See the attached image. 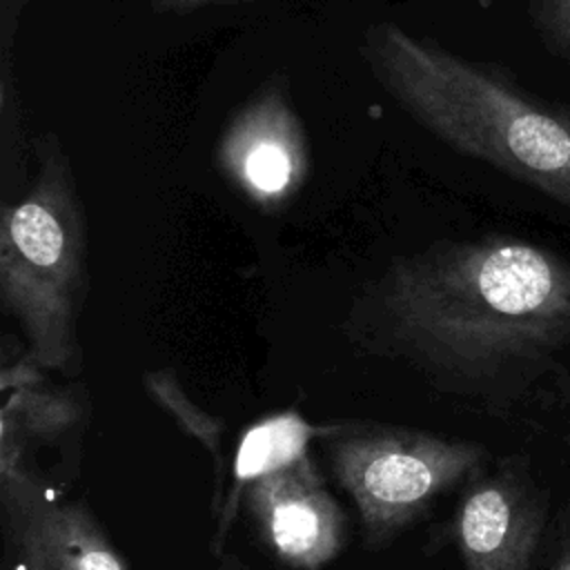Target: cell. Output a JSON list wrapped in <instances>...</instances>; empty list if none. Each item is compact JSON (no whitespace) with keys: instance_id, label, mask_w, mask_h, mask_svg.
I'll use <instances>...</instances> for the list:
<instances>
[{"instance_id":"6da1fadb","label":"cell","mask_w":570,"mask_h":570,"mask_svg":"<svg viewBox=\"0 0 570 570\" xmlns=\"http://www.w3.org/2000/svg\"><path fill=\"white\" fill-rule=\"evenodd\" d=\"M436 392L508 410L570 356V261L510 236L394 258L343 325Z\"/></svg>"},{"instance_id":"7a4b0ae2","label":"cell","mask_w":570,"mask_h":570,"mask_svg":"<svg viewBox=\"0 0 570 570\" xmlns=\"http://www.w3.org/2000/svg\"><path fill=\"white\" fill-rule=\"evenodd\" d=\"M358 53L376 85L434 138L570 209V111L399 22L370 24Z\"/></svg>"},{"instance_id":"3957f363","label":"cell","mask_w":570,"mask_h":570,"mask_svg":"<svg viewBox=\"0 0 570 570\" xmlns=\"http://www.w3.org/2000/svg\"><path fill=\"white\" fill-rule=\"evenodd\" d=\"M87 292V216L71 160L49 131L33 183L0 216V301L22 332L24 354L42 370L80 372L78 318Z\"/></svg>"},{"instance_id":"277c9868","label":"cell","mask_w":570,"mask_h":570,"mask_svg":"<svg viewBox=\"0 0 570 570\" xmlns=\"http://www.w3.org/2000/svg\"><path fill=\"white\" fill-rule=\"evenodd\" d=\"M321 441L370 552L394 543L436 499L463 488L490 463L483 443L381 421L327 423Z\"/></svg>"},{"instance_id":"5b68a950","label":"cell","mask_w":570,"mask_h":570,"mask_svg":"<svg viewBox=\"0 0 570 570\" xmlns=\"http://www.w3.org/2000/svg\"><path fill=\"white\" fill-rule=\"evenodd\" d=\"M550 499L528 456L488 463L459 494L450 539L461 570H534Z\"/></svg>"},{"instance_id":"8992f818","label":"cell","mask_w":570,"mask_h":570,"mask_svg":"<svg viewBox=\"0 0 570 570\" xmlns=\"http://www.w3.org/2000/svg\"><path fill=\"white\" fill-rule=\"evenodd\" d=\"M45 372L22 354L0 372V501L7 528L53 503L38 479L42 452L78 445L87 416L85 396L47 385Z\"/></svg>"},{"instance_id":"52a82bcc","label":"cell","mask_w":570,"mask_h":570,"mask_svg":"<svg viewBox=\"0 0 570 570\" xmlns=\"http://www.w3.org/2000/svg\"><path fill=\"white\" fill-rule=\"evenodd\" d=\"M220 176L263 212L285 207L309 174V142L283 73L269 76L232 114L216 154Z\"/></svg>"},{"instance_id":"ba28073f","label":"cell","mask_w":570,"mask_h":570,"mask_svg":"<svg viewBox=\"0 0 570 570\" xmlns=\"http://www.w3.org/2000/svg\"><path fill=\"white\" fill-rule=\"evenodd\" d=\"M243 505L263 548L287 570H323L345 548V512L309 454L254 481Z\"/></svg>"},{"instance_id":"9c48e42d","label":"cell","mask_w":570,"mask_h":570,"mask_svg":"<svg viewBox=\"0 0 570 570\" xmlns=\"http://www.w3.org/2000/svg\"><path fill=\"white\" fill-rule=\"evenodd\" d=\"M7 530L16 546V570H129L80 501L47 503Z\"/></svg>"},{"instance_id":"30bf717a","label":"cell","mask_w":570,"mask_h":570,"mask_svg":"<svg viewBox=\"0 0 570 570\" xmlns=\"http://www.w3.org/2000/svg\"><path fill=\"white\" fill-rule=\"evenodd\" d=\"M323 434L325 425H312L294 410L269 414L243 432L234 456L229 494L216 514L212 552H223L227 532L243 505L245 490L261 476H267L307 456L309 441L323 439Z\"/></svg>"},{"instance_id":"8fae6325","label":"cell","mask_w":570,"mask_h":570,"mask_svg":"<svg viewBox=\"0 0 570 570\" xmlns=\"http://www.w3.org/2000/svg\"><path fill=\"white\" fill-rule=\"evenodd\" d=\"M145 390L149 394V399L163 407L174 423L189 434L191 439H196L212 456L214 461V494H212V512L216 517V512L220 510L223 501H225V483H227V468H225V454H223V421L207 414L203 407H198L189 394L185 392L183 383L178 381L176 372L169 367H158V370H149L142 376Z\"/></svg>"},{"instance_id":"7c38bea8","label":"cell","mask_w":570,"mask_h":570,"mask_svg":"<svg viewBox=\"0 0 570 570\" xmlns=\"http://www.w3.org/2000/svg\"><path fill=\"white\" fill-rule=\"evenodd\" d=\"M528 7L546 47L570 60V0H530Z\"/></svg>"},{"instance_id":"4fadbf2b","label":"cell","mask_w":570,"mask_h":570,"mask_svg":"<svg viewBox=\"0 0 570 570\" xmlns=\"http://www.w3.org/2000/svg\"><path fill=\"white\" fill-rule=\"evenodd\" d=\"M29 0H0V65H11L20 16Z\"/></svg>"},{"instance_id":"5bb4252c","label":"cell","mask_w":570,"mask_h":570,"mask_svg":"<svg viewBox=\"0 0 570 570\" xmlns=\"http://www.w3.org/2000/svg\"><path fill=\"white\" fill-rule=\"evenodd\" d=\"M252 0H151V11L158 16H187L207 7H229Z\"/></svg>"},{"instance_id":"9a60e30c","label":"cell","mask_w":570,"mask_h":570,"mask_svg":"<svg viewBox=\"0 0 570 570\" xmlns=\"http://www.w3.org/2000/svg\"><path fill=\"white\" fill-rule=\"evenodd\" d=\"M546 570H570V534H568L566 541L554 550V554L550 557Z\"/></svg>"},{"instance_id":"2e32d148","label":"cell","mask_w":570,"mask_h":570,"mask_svg":"<svg viewBox=\"0 0 570 570\" xmlns=\"http://www.w3.org/2000/svg\"><path fill=\"white\" fill-rule=\"evenodd\" d=\"M218 570H247L240 561H236V559H227Z\"/></svg>"},{"instance_id":"e0dca14e","label":"cell","mask_w":570,"mask_h":570,"mask_svg":"<svg viewBox=\"0 0 570 570\" xmlns=\"http://www.w3.org/2000/svg\"><path fill=\"white\" fill-rule=\"evenodd\" d=\"M492 2H494V0H479V4H481V7H490Z\"/></svg>"},{"instance_id":"ac0fdd59","label":"cell","mask_w":570,"mask_h":570,"mask_svg":"<svg viewBox=\"0 0 570 570\" xmlns=\"http://www.w3.org/2000/svg\"><path fill=\"white\" fill-rule=\"evenodd\" d=\"M566 441L570 443V428H568V434H566Z\"/></svg>"},{"instance_id":"d6986e66","label":"cell","mask_w":570,"mask_h":570,"mask_svg":"<svg viewBox=\"0 0 570 570\" xmlns=\"http://www.w3.org/2000/svg\"><path fill=\"white\" fill-rule=\"evenodd\" d=\"M11 570H16V568H11Z\"/></svg>"}]
</instances>
